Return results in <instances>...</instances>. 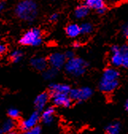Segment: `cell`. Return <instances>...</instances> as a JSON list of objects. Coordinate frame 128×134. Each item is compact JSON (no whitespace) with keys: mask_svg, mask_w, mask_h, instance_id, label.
Returning <instances> with one entry per match:
<instances>
[{"mask_svg":"<svg viewBox=\"0 0 128 134\" xmlns=\"http://www.w3.org/2000/svg\"><path fill=\"white\" fill-rule=\"evenodd\" d=\"M106 1H108V2H114V1H115V0H106Z\"/></svg>","mask_w":128,"mask_h":134,"instance_id":"32","label":"cell"},{"mask_svg":"<svg viewBox=\"0 0 128 134\" xmlns=\"http://www.w3.org/2000/svg\"><path fill=\"white\" fill-rule=\"evenodd\" d=\"M120 129H121L120 123L118 121H115V122L109 124L107 126L106 131H107L108 134H119Z\"/></svg>","mask_w":128,"mask_h":134,"instance_id":"19","label":"cell"},{"mask_svg":"<svg viewBox=\"0 0 128 134\" xmlns=\"http://www.w3.org/2000/svg\"><path fill=\"white\" fill-rule=\"evenodd\" d=\"M5 134H18V133H17V132H14V131H11V132H7V133H5Z\"/></svg>","mask_w":128,"mask_h":134,"instance_id":"31","label":"cell"},{"mask_svg":"<svg viewBox=\"0 0 128 134\" xmlns=\"http://www.w3.org/2000/svg\"><path fill=\"white\" fill-rule=\"evenodd\" d=\"M119 51L122 55V66L125 68H128V46L122 45L119 47Z\"/></svg>","mask_w":128,"mask_h":134,"instance_id":"20","label":"cell"},{"mask_svg":"<svg viewBox=\"0 0 128 134\" xmlns=\"http://www.w3.org/2000/svg\"><path fill=\"white\" fill-rule=\"evenodd\" d=\"M92 31V25L90 23H84L81 26V33L87 34Z\"/></svg>","mask_w":128,"mask_h":134,"instance_id":"21","label":"cell"},{"mask_svg":"<svg viewBox=\"0 0 128 134\" xmlns=\"http://www.w3.org/2000/svg\"><path fill=\"white\" fill-rule=\"evenodd\" d=\"M89 13V7L86 5H81L76 7L75 10V16L77 18H82L88 15Z\"/></svg>","mask_w":128,"mask_h":134,"instance_id":"17","label":"cell"},{"mask_svg":"<svg viewBox=\"0 0 128 134\" xmlns=\"http://www.w3.org/2000/svg\"><path fill=\"white\" fill-rule=\"evenodd\" d=\"M31 64L38 70L42 71L47 67V60L44 58H38L33 60L31 61Z\"/></svg>","mask_w":128,"mask_h":134,"instance_id":"18","label":"cell"},{"mask_svg":"<svg viewBox=\"0 0 128 134\" xmlns=\"http://www.w3.org/2000/svg\"><path fill=\"white\" fill-rule=\"evenodd\" d=\"M50 94H68L71 88L68 85L66 84H51L49 87Z\"/></svg>","mask_w":128,"mask_h":134,"instance_id":"11","label":"cell"},{"mask_svg":"<svg viewBox=\"0 0 128 134\" xmlns=\"http://www.w3.org/2000/svg\"><path fill=\"white\" fill-rule=\"evenodd\" d=\"M118 86H119L118 79L112 80V79L102 78L99 84V88L104 93H111L114 91L118 87Z\"/></svg>","mask_w":128,"mask_h":134,"instance_id":"6","label":"cell"},{"mask_svg":"<svg viewBox=\"0 0 128 134\" xmlns=\"http://www.w3.org/2000/svg\"><path fill=\"white\" fill-rule=\"evenodd\" d=\"M8 116L10 117V118H12L14 120L15 119H18L19 117H20V112L18 111V110L17 109H14V108H11L8 110V113H7Z\"/></svg>","mask_w":128,"mask_h":134,"instance_id":"22","label":"cell"},{"mask_svg":"<svg viewBox=\"0 0 128 134\" xmlns=\"http://www.w3.org/2000/svg\"><path fill=\"white\" fill-rule=\"evenodd\" d=\"M15 14L25 21H33L37 14V4L33 0H24L18 3L15 9Z\"/></svg>","mask_w":128,"mask_h":134,"instance_id":"1","label":"cell"},{"mask_svg":"<svg viewBox=\"0 0 128 134\" xmlns=\"http://www.w3.org/2000/svg\"><path fill=\"white\" fill-rule=\"evenodd\" d=\"M41 120V115L39 114V111L36 110L32 114H30L27 118H25L19 123V128L22 131H27L36 125H38L39 121Z\"/></svg>","mask_w":128,"mask_h":134,"instance_id":"5","label":"cell"},{"mask_svg":"<svg viewBox=\"0 0 128 134\" xmlns=\"http://www.w3.org/2000/svg\"><path fill=\"white\" fill-rule=\"evenodd\" d=\"M22 52H20V51H15L14 52L11 56H10V60L11 61L13 62H18L20 60V59L22 58Z\"/></svg>","mask_w":128,"mask_h":134,"instance_id":"23","label":"cell"},{"mask_svg":"<svg viewBox=\"0 0 128 134\" xmlns=\"http://www.w3.org/2000/svg\"><path fill=\"white\" fill-rule=\"evenodd\" d=\"M52 100L54 105L57 106H63V107H69L72 105V100L69 97L68 94H51Z\"/></svg>","mask_w":128,"mask_h":134,"instance_id":"7","label":"cell"},{"mask_svg":"<svg viewBox=\"0 0 128 134\" xmlns=\"http://www.w3.org/2000/svg\"><path fill=\"white\" fill-rule=\"evenodd\" d=\"M122 34L125 37H128V23L126 24L122 28Z\"/></svg>","mask_w":128,"mask_h":134,"instance_id":"25","label":"cell"},{"mask_svg":"<svg viewBox=\"0 0 128 134\" xmlns=\"http://www.w3.org/2000/svg\"><path fill=\"white\" fill-rule=\"evenodd\" d=\"M81 45V44L79 43V42H75V43L73 44V46H74L75 48H79Z\"/></svg>","mask_w":128,"mask_h":134,"instance_id":"29","label":"cell"},{"mask_svg":"<svg viewBox=\"0 0 128 134\" xmlns=\"http://www.w3.org/2000/svg\"><path fill=\"white\" fill-rule=\"evenodd\" d=\"M85 5L89 8L99 10L102 8H105L104 0H84Z\"/></svg>","mask_w":128,"mask_h":134,"instance_id":"13","label":"cell"},{"mask_svg":"<svg viewBox=\"0 0 128 134\" xmlns=\"http://www.w3.org/2000/svg\"><path fill=\"white\" fill-rule=\"evenodd\" d=\"M15 126H16V123H15L14 120L12 118H9L7 121H5L0 127L2 129L3 133H7V132H10L13 131L14 129Z\"/></svg>","mask_w":128,"mask_h":134,"instance_id":"15","label":"cell"},{"mask_svg":"<svg viewBox=\"0 0 128 134\" xmlns=\"http://www.w3.org/2000/svg\"><path fill=\"white\" fill-rule=\"evenodd\" d=\"M111 63L115 67L122 66V55L119 51V46L113 45L111 48Z\"/></svg>","mask_w":128,"mask_h":134,"instance_id":"8","label":"cell"},{"mask_svg":"<svg viewBox=\"0 0 128 134\" xmlns=\"http://www.w3.org/2000/svg\"><path fill=\"white\" fill-rule=\"evenodd\" d=\"M23 134H41V129L40 126L36 125L35 127L27 130V131H25V132Z\"/></svg>","mask_w":128,"mask_h":134,"instance_id":"24","label":"cell"},{"mask_svg":"<svg viewBox=\"0 0 128 134\" xmlns=\"http://www.w3.org/2000/svg\"><path fill=\"white\" fill-rule=\"evenodd\" d=\"M6 51H7V47H6V45L0 44V55L3 54L4 52H6Z\"/></svg>","mask_w":128,"mask_h":134,"instance_id":"27","label":"cell"},{"mask_svg":"<svg viewBox=\"0 0 128 134\" xmlns=\"http://www.w3.org/2000/svg\"><path fill=\"white\" fill-rule=\"evenodd\" d=\"M66 34L70 37H77L81 34V26L76 24H71L68 25L65 29Z\"/></svg>","mask_w":128,"mask_h":134,"instance_id":"14","label":"cell"},{"mask_svg":"<svg viewBox=\"0 0 128 134\" xmlns=\"http://www.w3.org/2000/svg\"><path fill=\"white\" fill-rule=\"evenodd\" d=\"M65 57L63 54H59V53H56V54H53L49 57V63L55 69H59L61 68L65 60Z\"/></svg>","mask_w":128,"mask_h":134,"instance_id":"10","label":"cell"},{"mask_svg":"<svg viewBox=\"0 0 128 134\" xmlns=\"http://www.w3.org/2000/svg\"><path fill=\"white\" fill-rule=\"evenodd\" d=\"M88 64L81 58H72L69 59L65 65V70L69 74L75 76H79L83 75L87 68Z\"/></svg>","mask_w":128,"mask_h":134,"instance_id":"2","label":"cell"},{"mask_svg":"<svg viewBox=\"0 0 128 134\" xmlns=\"http://www.w3.org/2000/svg\"><path fill=\"white\" fill-rule=\"evenodd\" d=\"M65 57L66 59H68V60L69 59H72V58L74 57V53L72 52H67L66 54L65 55Z\"/></svg>","mask_w":128,"mask_h":134,"instance_id":"26","label":"cell"},{"mask_svg":"<svg viewBox=\"0 0 128 134\" xmlns=\"http://www.w3.org/2000/svg\"><path fill=\"white\" fill-rule=\"evenodd\" d=\"M0 134H3V131H2V129L0 127Z\"/></svg>","mask_w":128,"mask_h":134,"instance_id":"33","label":"cell"},{"mask_svg":"<svg viewBox=\"0 0 128 134\" xmlns=\"http://www.w3.org/2000/svg\"><path fill=\"white\" fill-rule=\"evenodd\" d=\"M41 42V33L38 29H32L25 33L19 41L22 45H38Z\"/></svg>","mask_w":128,"mask_h":134,"instance_id":"3","label":"cell"},{"mask_svg":"<svg viewBox=\"0 0 128 134\" xmlns=\"http://www.w3.org/2000/svg\"><path fill=\"white\" fill-rule=\"evenodd\" d=\"M49 99V94L47 92H43L37 96L34 101V106L38 111H41L45 108V105L47 104Z\"/></svg>","mask_w":128,"mask_h":134,"instance_id":"9","label":"cell"},{"mask_svg":"<svg viewBox=\"0 0 128 134\" xmlns=\"http://www.w3.org/2000/svg\"><path fill=\"white\" fill-rule=\"evenodd\" d=\"M68 95L72 100L82 102V101L88 99L92 95V90L90 87L71 89Z\"/></svg>","mask_w":128,"mask_h":134,"instance_id":"4","label":"cell"},{"mask_svg":"<svg viewBox=\"0 0 128 134\" xmlns=\"http://www.w3.org/2000/svg\"><path fill=\"white\" fill-rule=\"evenodd\" d=\"M125 109H126V110L128 112V100H126V103H125Z\"/></svg>","mask_w":128,"mask_h":134,"instance_id":"30","label":"cell"},{"mask_svg":"<svg viewBox=\"0 0 128 134\" xmlns=\"http://www.w3.org/2000/svg\"><path fill=\"white\" fill-rule=\"evenodd\" d=\"M119 76V72L115 69V68H107L103 74L102 78L104 79H112V80H116L118 79Z\"/></svg>","mask_w":128,"mask_h":134,"instance_id":"16","label":"cell"},{"mask_svg":"<svg viewBox=\"0 0 128 134\" xmlns=\"http://www.w3.org/2000/svg\"><path fill=\"white\" fill-rule=\"evenodd\" d=\"M54 114L55 110L54 107H49L46 110H45L41 115V121L45 125H49L53 122L54 118Z\"/></svg>","mask_w":128,"mask_h":134,"instance_id":"12","label":"cell"},{"mask_svg":"<svg viewBox=\"0 0 128 134\" xmlns=\"http://www.w3.org/2000/svg\"><path fill=\"white\" fill-rule=\"evenodd\" d=\"M57 18H58V15L57 14H54L52 15V17L50 18V20L51 21H56L57 19Z\"/></svg>","mask_w":128,"mask_h":134,"instance_id":"28","label":"cell"}]
</instances>
